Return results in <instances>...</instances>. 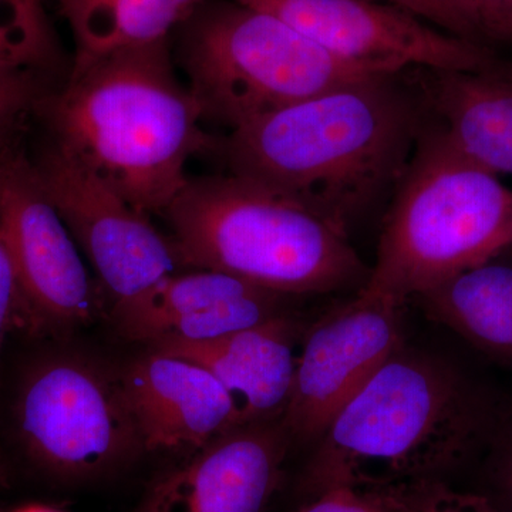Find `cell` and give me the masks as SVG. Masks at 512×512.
Masks as SVG:
<instances>
[{
    "instance_id": "9c48e42d",
    "label": "cell",
    "mask_w": 512,
    "mask_h": 512,
    "mask_svg": "<svg viewBox=\"0 0 512 512\" xmlns=\"http://www.w3.org/2000/svg\"><path fill=\"white\" fill-rule=\"evenodd\" d=\"M33 164L113 303L177 272L180 264L170 237L79 158L50 138Z\"/></svg>"
},
{
    "instance_id": "2e32d148",
    "label": "cell",
    "mask_w": 512,
    "mask_h": 512,
    "mask_svg": "<svg viewBox=\"0 0 512 512\" xmlns=\"http://www.w3.org/2000/svg\"><path fill=\"white\" fill-rule=\"evenodd\" d=\"M419 70L426 109L448 140L490 173L512 175V66Z\"/></svg>"
},
{
    "instance_id": "4fadbf2b",
    "label": "cell",
    "mask_w": 512,
    "mask_h": 512,
    "mask_svg": "<svg viewBox=\"0 0 512 512\" xmlns=\"http://www.w3.org/2000/svg\"><path fill=\"white\" fill-rule=\"evenodd\" d=\"M282 293L210 269L170 274L133 298L113 303L124 338L153 346L200 343L285 313Z\"/></svg>"
},
{
    "instance_id": "8fae6325",
    "label": "cell",
    "mask_w": 512,
    "mask_h": 512,
    "mask_svg": "<svg viewBox=\"0 0 512 512\" xmlns=\"http://www.w3.org/2000/svg\"><path fill=\"white\" fill-rule=\"evenodd\" d=\"M402 303L357 292L303 335L281 423L292 440H318L330 421L403 346Z\"/></svg>"
},
{
    "instance_id": "7c38bea8",
    "label": "cell",
    "mask_w": 512,
    "mask_h": 512,
    "mask_svg": "<svg viewBox=\"0 0 512 512\" xmlns=\"http://www.w3.org/2000/svg\"><path fill=\"white\" fill-rule=\"evenodd\" d=\"M291 440L281 420L235 427L161 474L136 512H266Z\"/></svg>"
},
{
    "instance_id": "cb8c5ba5",
    "label": "cell",
    "mask_w": 512,
    "mask_h": 512,
    "mask_svg": "<svg viewBox=\"0 0 512 512\" xmlns=\"http://www.w3.org/2000/svg\"><path fill=\"white\" fill-rule=\"evenodd\" d=\"M481 40L512 45V0H464Z\"/></svg>"
},
{
    "instance_id": "52a82bcc",
    "label": "cell",
    "mask_w": 512,
    "mask_h": 512,
    "mask_svg": "<svg viewBox=\"0 0 512 512\" xmlns=\"http://www.w3.org/2000/svg\"><path fill=\"white\" fill-rule=\"evenodd\" d=\"M15 420L28 456L64 480L104 476L144 451L120 370L79 353L47 356L30 367Z\"/></svg>"
},
{
    "instance_id": "d4e9b609",
    "label": "cell",
    "mask_w": 512,
    "mask_h": 512,
    "mask_svg": "<svg viewBox=\"0 0 512 512\" xmlns=\"http://www.w3.org/2000/svg\"><path fill=\"white\" fill-rule=\"evenodd\" d=\"M20 309L18 281L0 231V349L10 326H20Z\"/></svg>"
},
{
    "instance_id": "6da1fadb",
    "label": "cell",
    "mask_w": 512,
    "mask_h": 512,
    "mask_svg": "<svg viewBox=\"0 0 512 512\" xmlns=\"http://www.w3.org/2000/svg\"><path fill=\"white\" fill-rule=\"evenodd\" d=\"M399 74L367 77L259 117L222 137L228 173L288 195L348 231L393 192L413 156L423 97Z\"/></svg>"
},
{
    "instance_id": "3957f363",
    "label": "cell",
    "mask_w": 512,
    "mask_h": 512,
    "mask_svg": "<svg viewBox=\"0 0 512 512\" xmlns=\"http://www.w3.org/2000/svg\"><path fill=\"white\" fill-rule=\"evenodd\" d=\"M483 429L466 380L403 345L316 440L303 491L311 498L333 487L387 490L440 478L470 454Z\"/></svg>"
},
{
    "instance_id": "e0dca14e",
    "label": "cell",
    "mask_w": 512,
    "mask_h": 512,
    "mask_svg": "<svg viewBox=\"0 0 512 512\" xmlns=\"http://www.w3.org/2000/svg\"><path fill=\"white\" fill-rule=\"evenodd\" d=\"M419 298L431 318L477 348L512 360V265L491 259Z\"/></svg>"
},
{
    "instance_id": "f1b7e54d",
    "label": "cell",
    "mask_w": 512,
    "mask_h": 512,
    "mask_svg": "<svg viewBox=\"0 0 512 512\" xmlns=\"http://www.w3.org/2000/svg\"><path fill=\"white\" fill-rule=\"evenodd\" d=\"M453 2H454V3H456V5L458 6V9H460V10H461V12H463V13H464V15H466V16H467V19H468V20H470V22H471V19H470V18H468V15H467L466 6H464V0H453ZM471 23H473V22H471ZM473 26H474V25H473ZM474 28H476V26H474ZM476 30H477V29H476ZM477 33H478V32H477ZM478 36H480V35H478ZM480 39H481V37H480ZM481 42H483V40H481Z\"/></svg>"
},
{
    "instance_id": "d6986e66",
    "label": "cell",
    "mask_w": 512,
    "mask_h": 512,
    "mask_svg": "<svg viewBox=\"0 0 512 512\" xmlns=\"http://www.w3.org/2000/svg\"><path fill=\"white\" fill-rule=\"evenodd\" d=\"M56 56L45 0H0V69H45Z\"/></svg>"
},
{
    "instance_id": "9a60e30c",
    "label": "cell",
    "mask_w": 512,
    "mask_h": 512,
    "mask_svg": "<svg viewBox=\"0 0 512 512\" xmlns=\"http://www.w3.org/2000/svg\"><path fill=\"white\" fill-rule=\"evenodd\" d=\"M298 333V323L285 312L207 342L165 343L151 349L207 369L231 397L238 426H245L284 416L298 360Z\"/></svg>"
},
{
    "instance_id": "30bf717a",
    "label": "cell",
    "mask_w": 512,
    "mask_h": 512,
    "mask_svg": "<svg viewBox=\"0 0 512 512\" xmlns=\"http://www.w3.org/2000/svg\"><path fill=\"white\" fill-rule=\"evenodd\" d=\"M284 20L330 55L377 74L409 67L474 72L497 62L483 43L377 0H235Z\"/></svg>"
},
{
    "instance_id": "5b68a950",
    "label": "cell",
    "mask_w": 512,
    "mask_h": 512,
    "mask_svg": "<svg viewBox=\"0 0 512 512\" xmlns=\"http://www.w3.org/2000/svg\"><path fill=\"white\" fill-rule=\"evenodd\" d=\"M376 265L360 291L397 303L511 247L512 191L426 123L394 188Z\"/></svg>"
},
{
    "instance_id": "484cf974",
    "label": "cell",
    "mask_w": 512,
    "mask_h": 512,
    "mask_svg": "<svg viewBox=\"0 0 512 512\" xmlns=\"http://www.w3.org/2000/svg\"><path fill=\"white\" fill-rule=\"evenodd\" d=\"M22 120L23 119L12 121V123L2 124V126H0V164H2L16 148H19Z\"/></svg>"
},
{
    "instance_id": "5bb4252c",
    "label": "cell",
    "mask_w": 512,
    "mask_h": 512,
    "mask_svg": "<svg viewBox=\"0 0 512 512\" xmlns=\"http://www.w3.org/2000/svg\"><path fill=\"white\" fill-rule=\"evenodd\" d=\"M120 377L144 451L185 457L239 427L224 387L185 357L150 349Z\"/></svg>"
},
{
    "instance_id": "f546056e",
    "label": "cell",
    "mask_w": 512,
    "mask_h": 512,
    "mask_svg": "<svg viewBox=\"0 0 512 512\" xmlns=\"http://www.w3.org/2000/svg\"><path fill=\"white\" fill-rule=\"evenodd\" d=\"M511 247H512V234H511Z\"/></svg>"
},
{
    "instance_id": "8992f818",
    "label": "cell",
    "mask_w": 512,
    "mask_h": 512,
    "mask_svg": "<svg viewBox=\"0 0 512 512\" xmlns=\"http://www.w3.org/2000/svg\"><path fill=\"white\" fill-rule=\"evenodd\" d=\"M178 56L204 123L229 131L343 84L382 76L235 0L195 10Z\"/></svg>"
},
{
    "instance_id": "603a6c76",
    "label": "cell",
    "mask_w": 512,
    "mask_h": 512,
    "mask_svg": "<svg viewBox=\"0 0 512 512\" xmlns=\"http://www.w3.org/2000/svg\"><path fill=\"white\" fill-rule=\"evenodd\" d=\"M35 72L0 69V126L23 119L42 99Z\"/></svg>"
},
{
    "instance_id": "7a4b0ae2",
    "label": "cell",
    "mask_w": 512,
    "mask_h": 512,
    "mask_svg": "<svg viewBox=\"0 0 512 512\" xmlns=\"http://www.w3.org/2000/svg\"><path fill=\"white\" fill-rule=\"evenodd\" d=\"M36 107L55 143L148 217L163 215L183 190L192 158L220 147L167 40L74 63L62 89Z\"/></svg>"
},
{
    "instance_id": "83f0119b",
    "label": "cell",
    "mask_w": 512,
    "mask_h": 512,
    "mask_svg": "<svg viewBox=\"0 0 512 512\" xmlns=\"http://www.w3.org/2000/svg\"><path fill=\"white\" fill-rule=\"evenodd\" d=\"M12 512H62L56 510V508L47 507V505L42 504H29L25 505V507H20L18 510Z\"/></svg>"
},
{
    "instance_id": "ba28073f",
    "label": "cell",
    "mask_w": 512,
    "mask_h": 512,
    "mask_svg": "<svg viewBox=\"0 0 512 512\" xmlns=\"http://www.w3.org/2000/svg\"><path fill=\"white\" fill-rule=\"evenodd\" d=\"M0 231L18 281L20 326L69 330L94 318L99 286L20 148L0 165Z\"/></svg>"
},
{
    "instance_id": "4316f807",
    "label": "cell",
    "mask_w": 512,
    "mask_h": 512,
    "mask_svg": "<svg viewBox=\"0 0 512 512\" xmlns=\"http://www.w3.org/2000/svg\"><path fill=\"white\" fill-rule=\"evenodd\" d=\"M498 483H500L504 501L512 512V440L505 450L503 460H501Z\"/></svg>"
},
{
    "instance_id": "7402d4cb",
    "label": "cell",
    "mask_w": 512,
    "mask_h": 512,
    "mask_svg": "<svg viewBox=\"0 0 512 512\" xmlns=\"http://www.w3.org/2000/svg\"><path fill=\"white\" fill-rule=\"evenodd\" d=\"M377 2L389 3L407 10L451 35L483 43L473 23L458 9L453 0H377Z\"/></svg>"
},
{
    "instance_id": "ffe728a7",
    "label": "cell",
    "mask_w": 512,
    "mask_h": 512,
    "mask_svg": "<svg viewBox=\"0 0 512 512\" xmlns=\"http://www.w3.org/2000/svg\"><path fill=\"white\" fill-rule=\"evenodd\" d=\"M387 490L399 501L404 512H501L483 495L454 490L440 478Z\"/></svg>"
},
{
    "instance_id": "277c9868",
    "label": "cell",
    "mask_w": 512,
    "mask_h": 512,
    "mask_svg": "<svg viewBox=\"0 0 512 512\" xmlns=\"http://www.w3.org/2000/svg\"><path fill=\"white\" fill-rule=\"evenodd\" d=\"M178 264L286 296L365 284L348 231L288 195L234 174L188 178L164 212Z\"/></svg>"
},
{
    "instance_id": "ac0fdd59",
    "label": "cell",
    "mask_w": 512,
    "mask_h": 512,
    "mask_svg": "<svg viewBox=\"0 0 512 512\" xmlns=\"http://www.w3.org/2000/svg\"><path fill=\"white\" fill-rule=\"evenodd\" d=\"M76 40V63L167 40L205 0H57Z\"/></svg>"
},
{
    "instance_id": "44dd1931",
    "label": "cell",
    "mask_w": 512,
    "mask_h": 512,
    "mask_svg": "<svg viewBox=\"0 0 512 512\" xmlns=\"http://www.w3.org/2000/svg\"><path fill=\"white\" fill-rule=\"evenodd\" d=\"M296 512H404L389 490L333 487L313 495Z\"/></svg>"
}]
</instances>
